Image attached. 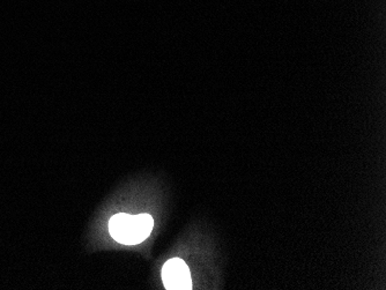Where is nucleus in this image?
Listing matches in <instances>:
<instances>
[{"label": "nucleus", "mask_w": 386, "mask_h": 290, "mask_svg": "<svg viewBox=\"0 0 386 290\" xmlns=\"http://www.w3.org/2000/svg\"><path fill=\"white\" fill-rule=\"evenodd\" d=\"M154 221L149 214L113 215L109 222L111 237L118 243L135 245L142 243L153 231Z\"/></svg>", "instance_id": "nucleus-1"}, {"label": "nucleus", "mask_w": 386, "mask_h": 290, "mask_svg": "<svg viewBox=\"0 0 386 290\" xmlns=\"http://www.w3.org/2000/svg\"><path fill=\"white\" fill-rule=\"evenodd\" d=\"M162 280L166 289L188 290L192 288L190 269L182 259H170L164 264L162 268Z\"/></svg>", "instance_id": "nucleus-2"}]
</instances>
